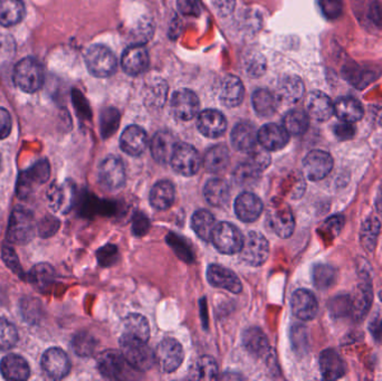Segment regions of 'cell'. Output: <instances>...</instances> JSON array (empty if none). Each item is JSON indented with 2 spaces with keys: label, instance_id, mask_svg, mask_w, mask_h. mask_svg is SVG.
I'll use <instances>...</instances> for the list:
<instances>
[{
  "label": "cell",
  "instance_id": "15",
  "mask_svg": "<svg viewBox=\"0 0 382 381\" xmlns=\"http://www.w3.org/2000/svg\"><path fill=\"white\" fill-rule=\"evenodd\" d=\"M293 315L303 321L313 320L318 315V303L316 295L308 290H298L291 299Z\"/></svg>",
  "mask_w": 382,
  "mask_h": 381
},
{
  "label": "cell",
  "instance_id": "23",
  "mask_svg": "<svg viewBox=\"0 0 382 381\" xmlns=\"http://www.w3.org/2000/svg\"><path fill=\"white\" fill-rule=\"evenodd\" d=\"M263 202L261 198L251 192H243L235 202L237 217L245 223H253L262 215Z\"/></svg>",
  "mask_w": 382,
  "mask_h": 381
},
{
  "label": "cell",
  "instance_id": "44",
  "mask_svg": "<svg viewBox=\"0 0 382 381\" xmlns=\"http://www.w3.org/2000/svg\"><path fill=\"white\" fill-rule=\"evenodd\" d=\"M193 378L198 380L218 379V365L211 357L203 356L198 359L193 370Z\"/></svg>",
  "mask_w": 382,
  "mask_h": 381
},
{
  "label": "cell",
  "instance_id": "41",
  "mask_svg": "<svg viewBox=\"0 0 382 381\" xmlns=\"http://www.w3.org/2000/svg\"><path fill=\"white\" fill-rule=\"evenodd\" d=\"M25 15L21 0H0V24L6 27L21 23Z\"/></svg>",
  "mask_w": 382,
  "mask_h": 381
},
{
  "label": "cell",
  "instance_id": "37",
  "mask_svg": "<svg viewBox=\"0 0 382 381\" xmlns=\"http://www.w3.org/2000/svg\"><path fill=\"white\" fill-rule=\"evenodd\" d=\"M251 103L257 114L263 118H268L276 112L280 97L267 90H257L251 97Z\"/></svg>",
  "mask_w": 382,
  "mask_h": 381
},
{
  "label": "cell",
  "instance_id": "16",
  "mask_svg": "<svg viewBox=\"0 0 382 381\" xmlns=\"http://www.w3.org/2000/svg\"><path fill=\"white\" fill-rule=\"evenodd\" d=\"M207 279L213 287L227 290L233 295H238L243 290L241 279L236 274L227 267L213 264L207 269Z\"/></svg>",
  "mask_w": 382,
  "mask_h": 381
},
{
  "label": "cell",
  "instance_id": "6",
  "mask_svg": "<svg viewBox=\"0 0 382 381\" xmlns=\"http://www.w3.org/2000/svg\"><path fill=\"white\" fill-rule=\"evenodd\" d=\"M270 255V245L264 235L251 232L244 239L241 249V259L251 267L263 265Z\"/></svg>",
  "mask_w": 382,
  "mask_h": 381
},
{
  "label": "cell",
  "instance_id": "21",
  "mask_svg": "<svg viewBox=\"0 0 382 381\" xmlns=\"http://www.w3.org/2000/svg\"><path fill=\"white\" fill-rule=\"evenodd\" d=\"M258 131L251 123L241 122L231 131V140L237 152L249 154L256 149L258 144Z\"/></svg>",
  "mask_w": 382,
  "mask_h": 381
},
{
  "label": "cell",
  "instance_id": "19",
  "mask_svg": "<svg viewBox=\"0 0 382 381\" xmlns=\"http://www.w3.org/2000/svg\"><path fill=\"white\" fill-rule=\"evenodd\" d=\"M267 224L271 229L282 238H288L295 228L294 216L288 206L273 208L267 215Z\"/></svg>",
  "mask_w": 382,
  "mask_h": 381
},
{
  "label": "cell",
  "instance_id": "17",
  "mask_svg": "<svg viewBox=\"0 0 382 381\" xmlns=\"http://www.w3.org/2000/svg\"><path fill=\"white\" fill-rule=\"evenodd\" d=\"M257 138L258 144L266 152H277L288 144L290 134L284 127L278 126L276 123H268L258 131Z\"/></svg>",
  "mask_w": 382,
  "mask_h": 381
},
{
  "label": "cell",
  "instance_id": "12",
  "mask_svg": "<svg viewBox=\"0 0 382 381\" xmlns=\"http://www.w3.org/2000/svg\"><path fill=\"white\" fill-rule=\"evenodd\" d=\"M41 368L51 379H64L71 370V361L66 353L59 348H51L41 357Z\"/></svg>",
  "mask_w": 382,
  "mask_h": 381
},
{
  "label": "cell",
  "instance_id": "10",
  "mask_svg": "<svg viewBox=\"0 0 382 381\" xmlns=\"http://www.w3.org/2000/svg\"><path fill=\"white\" fill-rule=\"evenodd\" d=\"M333 158L328 152L313 150L308 152L303 160V172L312 182L322 180L331 172Z\"/></svg>",
  "mask_w": 382,
  "mask_h": 381
},
{
  "label": "cell",
  "instance_id": "26",
  "mask_svg": "<svg viewBox=\"0 0 382 381\" xmlns=\"http://www.w3.org/2000/svg\"><path fill=\"white\" fill-rule=\"evenodd\" d=\"M320 370L326 380H338L346 374V363L336 350L326 349L321 353Z\"/></svg>",
  "mask_w": 382,
  "mask_h": 381
},
{
  "label": "cell",
  "instance_id": "58",
  "mask_svg": "<svg viewBox=\"0 0 382 381\" xmlns=\"http://www.w3.org/2000/svg\"><path fill=\"white\" fill-rule=\"evenodd\" d=\"M11 114L5 109L0 108V140L7 138L11 131Z\"/></svg>",
  "mask_w": 382,
  "mask_h": 381
},
{
  "label": "cell",
  "instance_id": "57",
  "mask_svg": "<svg viewBox=\"0 0 382 381\" xmlns=\"http://www.w3.org/2000/svg\"><path fill=\"white\" fill-rule=\"evenodd\" d=\"M344 225V218L340 215L332 216L331 218L326 219V223L323 225V229L326 230L332 237H336L340 232H341L342 227Z\"/></svg>",
  "mask_w": 382,
  "mask_h": 381
},
{
  "label": "cell",
  "instance_id": "32",
  "mask_svg": "<svg viewBox=\"0 0 382 381\" xmlns=\"http://www.w3.org/2000/svg\"><path fill=\"white\" fill-rule=\"evenodd\" d=\"M334 113L343 122L353 123L363 118V107L352 97H342L334 103Z\"/></svg>",
  "mask_w": 382,
  "mask_h": 381
},
{
  "label": "cell",
  "instance_id": "2",
  "mask_svg": "<svg viewBox=\"0 0 382 381\" xmlns=\"http://www.w3.org/2000/svg\"><path fill=\"white\" fill-rule=\"evenodd\" d=\"M36 224L33 212L24 207H17L11 212L7 228V239L14 244L29 243L35 235Z\"/></svg>",
  "mask_w": 382,
  "mask_h": 381
},
{
  "label": "cell",
  "instance_id": "30",
  "mask_svg": "<svg viewBox=\"0 0 382 381\" xmlns=\"http://www.w3.org/2000/svg\"><path fill=\"white\" fill-rule=\"evenodd\" d=\"M343 76L354 87L362 90L380 76V71L376 67L360 66L357 64L346 65L343 69Z\"/></svg>",
  "mask_w": 382,
  "mask_h": 381
},
{
  "label": "cell",
  "instance_id": "35",
  "mask_svg": "<svg viewBox=\"0 0 382 381\" xmlns=\"http://www.w3.org/2000/svg\"><path fill=\"white\" fill-rule=\"evenodd\" d=\"M231 154L227 147L223 144L213 147L203 157V166L211 174H221L228 167Z\"/></svg>",
  "mask_w": 382,
  "mask_h": 381
},
{
  "label": "cell",
  "instance_id": "47",
  "mask_svg": "<svg viewBox=\"0 0 382 381\" xmlns=\"http://www.w3.org/2000/svg\"><path fill=\"white\" fill-rule=\"evenodd\" d=\"M336 277H338V274H336V269L330 265L321 264L313 269L314 285L318 289L326 290L331 287L336 283Z\"/></svg>",
  "mask_w": 382,
  "mask_h": 381
},
{
  "label": "cell",
  "instance_id": "46",
  "mask_svg": "<svg viewBox=\"0 0 382 381\" xmlns=\"http://www.w3.org/2000/svg\"><path fill=\"white\" fill-rule=\"evenodd\" d=\"M262 172L263 170L259 169L256 164H253L251 160H247L237 166L233 172V180L241 186H248L254 184Z\"/></svg>",
  "mask_w": 382,
  "mask_h": 381
},
{
  "label": "cell",
  "instance_id": "24",
  "mask_svg": "<svg viewBox=\"0 0 382 381\" xmlns=\"http://www.w3.org/2000/svg\"><path fill=\"white\" fill-rule=\"evenodd\" d=\"M75 192L72 184H51L47 190V202L55 212H67L74 205Z\"/></svg>",
  "mask_w": 382,
  "mask_h": 381
},
{
  "label": "cell",
  "instance_id": "48",
  "mask_svg": "<svg viewBox=\"0 0 382 381\" xmlns=\"http://www.w3.org/2000/svg\"><path fill=\"white\" fill-rule=\"evenodd\" d=\"M73 349L77 356L90 357L96 348V340L88 332H80L73 339Z\"/></svg>",
  "mask_w": 382,
  "mask_h": 381
},
{
  "label": "cell",
  "instance_id": "18",
  "mask_svg": "<svg viewBox=\"0 0 382 381\" xmlns=\"http://www.w3.org/2000/svg\"><path fill=\"white\" fill-rule=\"evenodd\" d=\"M149 54L142 45H134L124 51L121 65L129 75H140L149 66Z\"/></svg>",
  "mask_w": 382,
  "mask_h": 381
},
{
  "label": "cell",
  "instance_id": "31",
  "mask_svg": "<svg viewBox=\"0 0 382 381\" xmlns=\"http://www.w3.org/2000/svg\"><path fill=\"white\" fill-rule=\"evenodd\" d=\"M372 299H373V295H372V287L369 282L360 283L353 293V297L350 300V311L356 320H360L369 312Z\"/></svg>",
  "mask_w": 382,
  "mask_h": 381
},
{
  "label": "cell",
  "instance_id": "9",
  "mask_svg": "<svg viewBox=\"0 0 382 381\" xmlns=\"http://www.w3.org/2000/svg\"><path fill=\"white\" fill-rule=\"evenodd\" d=\"M124 164L120 158L110 156L103 160L99 168V182L108 190H118L126 184Z\"/></svg>",
  "mask_w": 382,
  "mask_h": 381
},
{
  "label": "cell",
  "instance_id": "3",
  "mask_svg": "<svg viewBox=\"0 0 382 381\" xmlns=\"http://www.w3.org/2000/svg\"><path fill=\"white\" fill-rule=\"evenodd\" d=\"M14 79L21 90L35 93L44 83V69L36 59L26 57L16 65Z\"/></svg>",
  "mask_w": 382,
  "mask_h": 381
},
{
  "label": "cell",
  "instance_id": "40",
  "mask_svg": "<svg viewBox=\"0 0 382 381\" xmlns=\"http://www.w3.org/2000/svg\"><path fill=\"white\" fill-rule=\"evenodd\" d=\"M191 227L196 235L201 238L203 241H211V235L216 227L215 217L208 210H197L191 218Z\"/></svg>",
  "mask_w": 382,
  "mask_h": 381
},
{
  "label": "cell",
  "instance_id": "14",
  "mask_svg": "<svg viewBox=\"0 0 382 381\" xmlns=\"http://www.w3.org/2000/svg\"><path fill=\"white\" fill-rule=\"evenodd\" d=\"M171 107L176 118L182 121H189L195 118L199 112L201 102L195 92L184 89L174 94Z\"/></svg>",
  "mask_w": 382,
  "mask_h": 381
},
{
  "label": "cell",
  "instance_id": "1",
  "mask_svg": "<svg viewBox=\"0 0 382 381\" xmlns=\"http://www.w3.org/2000/svg\"><path fill=\"white\" fill-rule=\"evenodd\" d=\"M121 352L131 368L138 371L151 369L156 363V355L146 341L122 335L120 338Z\"/></svg>",
  "mask_w": 382,
  "mask_h": 381
},
{
  "label": "cell",
  "instance_id": "5",
  "mask_svg": "<svg viewBox=\"0 0 382 381\" xmlns=\"http://www.w3.org/2000/svg\"><path fill=\"white\" fill-rule=\"evenodd\" d=\"M85 63L91 74L96 77H109L116 73L118 61L111 49L102 45L90 47L85 55Z\"/></svg>",
  "mask_w": 382,
  "mask_h": 381
},
{
  "label": "cell",
  "instance_id": "55",
  "mask_svg": "<svg viewBox=\"0 0 382 381\" xmlns=\"http://www.w3.org/2000/svg\"><path fill=\"white\" fill-rule=\"evenodd\" d=\"M178 9L182 15L198 17L201 15V6L198 0H177Z\"/></svg>",
  "mask_w": 382,
  "mask_h": 381
},
{
  "label": "cell",
  "instance_id": "56",
  "mask_svg": "<svg viewBox=\"0 0 382 381\" xmlns=\"http://www.w3.org/2000/svg\"><path fill=\"white\" fill-rule=\"evenodd\" d=\"M334 134L338 140L346 141L353 138L356 134V128L352 126V123L343 122L338 123L334 127Z\"/></svg>",
  "mask_w": 382,
  "mask_h": 381
},
{
  "label": "cell",
  "instance_id": "34",
  "mask_svg": "<svg viewBox=\"0 0 382 381\" xmlns=\"http://www.w3.org/2000/svg\"><path fill=\"white\" fill-rule=\"evenodd\" d=\"M203 196L208 204L213 207H223L231 197V188L225 180L215 178L206 184Z\"/></svg>",
  "mask_w": 382,
  "mask_h": 381
},
{
  "label": "cell",
  "instance_id": "28",
  "mask_svg": "<svg viewBox=\"0 0 382 381\" xmlns=\"http://www.w3.org/2000/svg\"><path fill=\"white\" fill-rule=\"evenodd\" d=\"M0 371L4 378L14 381L27 380L31 374L27 361L17 355H8L4 357L0 362Z\"/></svg>",
  "mask_w": 382,
  "mask_h": 381
},
{
  "label": "cell",
  "instance_id": "45",
  "mask_svg": "<svg viewBox=\"0 0 382 381\" xmlns=\"http://www.w3.org/2000/svg\"><path fill=\"white\" fill-rule=\"evenodd\" d=\"M380 228H381V224L378 218L371 217L364 222L360 236H361L362 246L366 251L372 252L375 249Z\"/></svg>",
  "mask_w": 382,
  "mask_h": 381
},
{
  "label": "cell",
  "instance_id": "13",
  "mask_svg": "<svg viewBox=\"0 0 382 381\" xmlns=\"http://www.w3.org/2000/svg\"><path fill=\"white\" fill-rule=\"evenodd\" d=\"M51 174L49 162L46 159L39 160L29 169L21 174L17 186V192L21 197H26L33 189L34 186L45 184Z\"/></svg>",
  "mask_w": 382,
  "mask_h": 381
},
{
  "label": "cell",
  "instance_id": "29",
  "mask_svg": "<svg viewBox=\"0 0 382 381\" xmlns=\"http://www.w3.org/2000/svg\"><path fill=\"white\" fill-rule=\"evenodd\" d=\"M308 115L316 121H326L334 114V103L320 91L311 93L306 102Z\"/></svg>",
  "mask_w": 382,
  "mask_h": 381
},
{
  "label": "cell",
  "instance_id": "60",
  "mask_svg": "<svg viewBox=\"0 0 382 381\" xmlns=\"http://www.w3.org/2000/svg\"><path fill=\"white\" fill-rule=\"evenodd\" d=\"M149 229V219L146 215L138 212L134 218V233L136 236H144Z\"/></svg>",
  "mask_w": 382,
  "mask_h": 381
},
{
  "label": "cell",
  "instance_id": "49",
  "mask_svg": "<svg viewBox=\"0 0 382 381\" xmlns=\"http://www.w3.org/2000/svg\"><path fill=\"white\" fill-rule=\"evenodd\" d=\"M19 341V332L15 325L5 319H0V350L14 348Z\"/></svg>",
  "mask_w": 382,
  "mask_h": 381
},
{
  "label": "cell",
  "instance_id": "50",
  "mask_svg": "<svg viewBox=\"0 0 382 381\" xmlns=\"http://www.w3.org/2000/svg\"><path fill=\"white\" fill-rule=\"evenodd\" d=\"M119 112L114 109H109L103 113L102 120H101V132L104 138L112 136L116 132L119 127Z\"/></svg>",
  "mask_w": 382,
  "mask_h": 381
},
{
  "label": "cell",
  "instance_id": "54",
  "mask_svg": "<svg viewBox=\"0 0 382 381\" xmlns=\"http://www.w3.org/2000/svg\"><path fill=\"white\" fill-rule=\"evenodd\" d=\"M59 219L55 217H51V216H47V217L43 218L41 223L37 226L39 235H41V237L45 238L54 235V234L56 233L57 229H59Z\"/></svg>",
  "mask_w": 382,
  "mask_h": 381
},
{
  "label": "cell",
  "instance_id": "62",
  "mask_svg": "<svg viewBox=\"0 0 382 381\" xmlns=\"http://www.w3.org/2000/svg\"><path fill=\"white\" fill-rule=\"evenodd\" d=\"M373 335H375L376 339H378V340L381 341L382 342V320L376 325Z\"/></svg>",
  "mask_w": 382,
  "mask_h": 381
},
{
  "label": "cell",
  "instance_id": "39",
  "mask_svg": "<svg viewBox=\"0 0 382 381\" xmlns=\"http://www.w3.org/2000/svg\"><path fill=\"white\" fill-rule=\"evenodd\" d=\"M122 335H129V337L146 342L150 338L149 322L144 315H136V313L129 315L124 321V333Z\"/></svg>",
  "mask_w": 382,
  "mask_h": 381
},
{
  "label": "cell",
  "instance_id": "4",
  "mask_svg": "<svg viewBox=\"0 0 382 381\" xmlns=\"http://www.w3.org/2000/svg\"><path fill=\"white\" fill-rule=\"evenodd\" d=\"M211 242L215 246L217 251L226 255H233L239 253L243 244H244V237L241 230L227 222L216 224L213 235H211Z\"/></svg>",
  "mask_w": 382,
  "mask_h": 381
},
{
  "label": "cell",
  "instance_id": "36",
  "mask_svg": "<svg viewBox=\"0 0 382 381\" xmlns=\"http://www.w3.org/2000/svg\"><path fill=\"white\" fill-rule=\"evenodd\" d=\"M243 345L251 355L258 358L265 356L267 351L270 350L268 339L265 333L256 327H249L245 331L243 335Z\"/></svg>",
  "mask_w": 382,
  "mask_h": 381
},
{
  "label": "cell",
  "instance_id": "61",
  "mask_svg": "<svg viewBox=\"0 0 382 381\" xmlns=\"http://www.w3.org/2000/svg\"><path fill=\"white\" fill-rule=\"evenodd\" d=\"M372 118L375 119L376 122L382 126V107H377L371 109Z\"/></svg>",
  "mask_w": 382,
  "mask_h": 381
},
{
  "label": "cell",
  "instance_id": "27",
  "mask_svg": "<svg viewBox=\"0 0 382 381\" xmlns=\"http://www.w3.org/2000/svg\"><path fill=\"white\" fill-rule=\"evenodd\" d=\"M244 85L238 77L228 75L223 79L219 91V100L225 107H238L244 100Z\"/></svg>",
  "mask_w": 382,
  "mask_h": 381
},
{
  "label": "cell",
  "instance_id": "43",
  "mask_svg": "<svg viewBox=\"0 0 382 381\" xmlns=\"http://www.w3.org/2000/svg\"><path fill=\"white\" fill-rule=\"evenodd\" d=\"M304 93V84L298 76H288L283 79L278 91V97L280 100L285 101L286 103L298 102Z\"/></svg>",
  "mask_w": 382,
  "mask_h": 381
},
{
  "label": "cell",
  "instance_id": "22",
  "mask_svg": "<svg viewBox=\"0 0 382 381\" xmlns=\"http://www.w3.org/2000/svg\"><path fill=\"white\" fill-rule=\"evenodd\" d=\"M197 126L203 136L216 139L225 134L227 121L219 111L205 110L198 117Z\"/></svg>",
  "mask_w": 382,
  "mask_h": 381
},
{
  "label": "cell",
  "instance_id": "8",
  "mask_svg": "<svg viewBox=\"0 0 382 381\" xmlns=\"http://www.w3.org/2000/svg\"><path fill=\"white\" fill-rule=\"evenodd\" d=\"M170 162L176 172L186 177L197 174L201 166V159L197 149L188 144H178L176 146Z\"/></svg>",
  "mask_w": 382,
  "mask_h": 381
},
{
  "label": "cell",
  "instance_id": "51",
  "mask_svg": "<svg viewBox=\"0 0 382 381\" xmlns=\"http://www.w3.org/2000/svg\"><path fill=\"white\" fill-rule=\"evenodd\" d=\"M321 11L330 21H336L343 13L342 0H320Z\"/></svg>",
  "mask_w": 382,
  "mask_h": 381
},
{
  "label": "cell",
  "instance_id": "53",
  "mask_svg": "<svg viewBox=\"0 0 382 381\" xmlns=\"http://www.w3.org/2000/svg\"><path fill=\"white\" fill-rule=\"evenodd\" d=\"M3 259L14 273L21 275L23 274V269H21V263H19V257L16 255L15 251L11 246H4L3 247Z\"/></svg>",
  "mask_w": 382,
  "mask_h": 381
},
{
  "label": "cell",
  "instance_id": "20",
  "mask_svg": "<svg viewBox=\"0 0 382 381\" xmlns=\"http://www.w3.org/2000/svg\"><path fill=\"white\" fill-rule=\"evenodd\" d=\"M120 146L129 156H141L148 146V134L141 127H128L121 134Z\"/></svg>",
  "mask_w": 382,
  "mask_h": 381
},
{
  "label": "cell",
  "instance_id": "33",
  "mask_svg": "<svg viewBox=\"0 0 382 381\" xmlns=\"http://www.w3.org/2000/svg\"><path fill=\"white\" fill-rule=\"evenodd\" d=\"M175 186L168 180L157 182L150 192V202L157 210L169 209L175 202Z\"/></svg>",
  "mask_w": 382,
  "mask_h": 381
},
{
  "label": "cell",
  "instance_id": "7",
  "mask_svg": "<svg viewBox=\"0 0 382 381\" xmlns=\"http://www.w3.org/2000/svg\"><path fill=\"white\" fill-rule=\"evenodd\" d=\"M154 355L156 363L164 374L175 372L184 361V349L175 339L168 338L162 340Z\"/></svg>",
  "mask_w": 382,
  "mask_h": 381
},
{
  "label": "cell",
  "instance_id": "59",
  "mask_svg": "<svg viewBox=\"0 0 382 381\" xmlns=\"http://www.w3.org/2000/svg\"><path fill=\"white\" fill-rule=\"evenodd\" d=\"M246 69L249 74L254 75V76L262 75L265 69L264 59L262 56H259V55L251 56V61L246 64Z\"/></svg>",
  "mask_w": 382,
  "mask_h": 381
},
{
  "label": "cell",
  "instance_id": "25",
  "mask_svg": "<svg viewBox=\"0 0 382 381\" xmlns=\"http://www.w3.org/2000/svg\"><path fill=\"white\" fill-rule=\"evenodd\" d=\"M178 142L175 136L168 131H159L154 134L150 149L156 162L161 164H168L171 160L172 154L175 152Z\"/></svg>",
  "mask_w": 382,
  "mask_h": 381
},
{
  "label": "cell",
  "instance_id": "42",
  "mask_svg": "<svg viewBox=\"0 0 382 381\" xmlns=\"http://www.w3.org/2000/svg\"><path fill=\"white\" fill-rule=\"evenodd\" d=\"M283 127L292 136H302L310 127V118L304 111L292 110L283 119Z\"/></svg>",
  "mask_w": 382,
  "mask_h": 381
},
{
  "label": "cell",
  "instance_id": "38",
  "mask_svg": "<svg viewBox=\"0 0 382 381\" xmlns=\"http://www.w3.org/2000/svg\"><path fill=\"white\" fill-rule=\"evenodd\" d=\"M29 279L41 293L49 291L55 281V271L46 263L37 264L29 274Z\"/></svg>",
  "mask_w": 382,
  "mask_h": 381
},
{
  "label": "cell",
  "instance_id": "52",
  "mask_svg": "<svg viewBox=\"0 0 382 381\" xmlns=\"http://www.w3.org/2000/svg\"><path fill=\"white\" fill-rule=\"evenodd\" d=\"M96 256H98V261L101 267H111L118 259V248L114 245L103 246L99 249Z\"/></svg>",
  "mask_w": 382,
  "mask_h": 381
},
{
  "label": "cell",
  "instance_id": "11",
  "mask_svg": "<svg viewBox=\"0 0 382 381\" xmlns=\"http://www.w3.org/2000/svg\"><path fill=\"white\" fill-rule=\"evenodd\" d=\"M128 362L122 352L116 350H106L101 353L98 358V369L104 378L111 380L126 379L129 369ZM134 369V368H132Z\"/></svg>",
  "mask_w": 382,
  "mask_h": 381
}]
</instances>
